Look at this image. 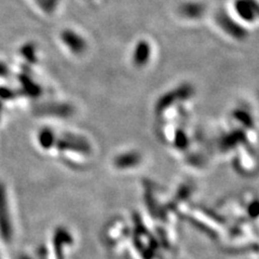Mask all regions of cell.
Listing matches in <instances>:
<instances>
[{
    "label": "cell",
    "instance_id": "cell-1",
    "mask_svg": "<svg viewBox=\"0 0 259 259\" xmlns=\"http://www.w3.org/2000/svg\"><path fill=\"white\" fill-rule=\"evenodd\" d=\"M0 231L6 238H9L12 232L7 188L3 182H0Z\"/></svg>",
    "mask_w": 259,
    "mask_h": 259
},
{
    "label": "cell",
    "instance_id": "cell-2",
    "mask_svg": "<svg viewBox=\"0 0 259 259\" xmlns=\"http://www.w3.org/2000/svg\"><path fill=\"white\" fill-rule=\"evenodd\" d=\"M62 40L63 42L66 45L71 51L77 53V51H80L83 47V41L76 32L72 30H65L62 34Z\"/></svg>",
    "mask_w": 259,
    "mask_h": 259
},
{
    "label": "cell",
    "instance_id": "cell-3",
    "mask_svg": "<svg viewBox=\"0 0 259 259\" xmlns=\"http://www.w3.org/2000/svg\"><path fill=\"white\" fill-rule=\"evenodd\" d=\"M55 134L50 128H41L38 133V143L42 149H50L55 142Z\"/></svg>",
    "mask_w": 259,
    "mask_h": 259
},
{
    "label": "cell",
    "instance_id": "cell-4",
    "mask_svg": "<svg viewBox=\"0 0 259 259\" xmlns=\"http://www.w3.org/2000/svg\"><path fill=\"white\" fill-rule=\"evenodd\" d=\"M36 3L44 11L51 13L55 9L56 5H58V0H36Z\"/></svg>",
    "mask_w": 259,
    "mask_h": 259
},
{
    "label": "cell",
    "instance_id": "cell-5",
    "mask_svg": "<svg viewBox=\"0 0 259 259\" xmlns=\"http://www.w3.org/2000/svg\"><path fill=\"white\" fill-rule=\"evenodd\" d=\"M22 54L24 55V58L30 60L31 62H34V60L36 59V53L35 51V47L32 45H25L22 48Z\"/></svg>",
    "mask_w": 259,
    "mask_h": 259
},
{
    "label": "cell",
    "instance_id": "cell-6",
    "mask_svg": "<svg viewBox=\"0 0 259 259\" xmlns=\"http://www.w3.org/2000/svg\"><path fill=\"white\" fill-rule=\"evenodd\" d=\"M0 97H2V99H6V100H11V99H13V97H15V94L11 90V89L0 88Z\"/></svg>",
    "mask_w": 259,
    "mask_h": 259
},
{
    "label": "cell",
    "instance_id": "cell-7",
    "mask_svg": "<svg viewBox=\"0 0 259 259\" xmlns=\"http://www.w3.org/2000/svg\"><path fill=\"white\" fill-rule=\"evenodd\" d=\"M7 72H8V69L6 67V65L3 64V63H0V77L7 75Z\"/></svg>",
    "mask_w": 259,
    "mask_h": 259
}]
</instances>
